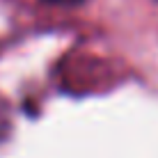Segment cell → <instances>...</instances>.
Segmentation results:
<instances>
[{"instance_id":"cell-1","label":"cell","mask_w":158,"mask_h":158,"mask_svg":"<svg viewBox=\"0 0 158 158\" xmlns=\"http://www.w3.org/2000/svg\"><path fill=\"white\" fill-rule=\"evenodd\" d=\"M41 2L53 5V7H78V5H83L85 0H41Z\"/></svg>"},{"instance_id":"cell-2","label":"cell","mask_w":158,"mask_h":158,"mask_svg":"<svg viewBox=\"0 0 158 158\" xmlns=\"http://www.w3.org/2000/svg\"><path fill=\"white\" fill-rule=\"evenodd\" d=\"M5 131H7V122H5V117L0 115V135H5Z\"/></svg>"}]
</instances>
